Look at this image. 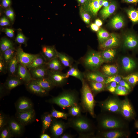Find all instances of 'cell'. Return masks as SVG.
Here are the masks:
<instances>
[{"mask_svg": "<svg viewBox=\"0 0 138 138\" xmlns=\"http://www.w3.org/2000/svg\"><path fill=\"white\" fill-rule=\"evenodd\" d=\"M57 57L64 67L70 68L73 65V59L67 55L57 52Z\"/></svg>", "mask_w": 138, "mask_h": 138, "instance_id": "obj_33", "label": "cell"}, {"mask_svg": "<svg viewBox=\"0 0 138 138\" xmlns=\"http://www.w3.org/2000/svg\"><path fill=\"white\" fill-rule=\"evenodd\" d=\"M5 13L8 18L11 22L13 23L15 20V14L13 9L11 8H9L6 9Z\"/></svg>", "mask_w": 138, "mask_h": 138, "instance_id": "obj_50", "label": "cell"}, {"mask_svg": "<svg viewBox=\"0 0 138 138\" xmlns=\"http://www.w3.org/2000/svg\"><path fill=\"white\" fill-rule=\"evenodd\" d=\"M109 24L111 27L117 30L122 28L124 25L123 17L119 15H116L113 17L110 20Z\"/></svg>", "mask_w": 138, "mask_h": 138, "instance_id": "obj_31", "label": "cell"}, {"mask_svg": "<svg viewBox=\"0 0 138 138\" xmlns=\"http://www.w3.org/2000/svg\"><path fill=\"white\" fill-rule=\"evenodd\" d=\"M119 85L123 86L126 88L129 92L131 91V87L129 84L125 80L123 79H121L118 84Z\"/></svg>", "mask_w": 138, "mask_h": 138, "instance_id": "obj_55", "label": "cell"}, {"mask_svg": "<svg viewBox=\"0 0 138 138\" xmlns=\"http://www.w3.org/2000/svg\"><path fill=\"white\" fill-rule=\"evenodd\" d=\"M36 117V112L33 109L23 112H16L15 118L20 123L25 126L33 122Z\"/></svg>", "mask_w": 138, "mask_h": 138, "instance_id": "obj_8", "label": "cell"}, {"mask_svg": "<svg viewBox=\"0 0 138 138\" xmlns=\"http://www.w3.org/2000/svg\"><path fill=\"white\" fill-rule=\"evenodd\" d=\"M129 92L125 87L118 85L117 87L115 94L118 95L126 96L129 94Z\"/></svg>", "mask_w": 138, "mask_h": 138, "instance_id": "obj_46", "label": "cell"}, {"mask_svg": "<svg viewBox=\"0 0 138 138\" xmlns=\"http://www.w3.org/2000/svg\"><path fill=\"white\" fill-rule=\"evenodd\" d=\"M54 118L50 113L45 112L42 115L41 119L42 123V133H44L50 126Z\"/></svg>", "mask_w": 138, "mask_h": 138, "instance_id": "obj_27", "label": "cell"}, {"mask_svg": "<svg viewBox=\"0 0 138 138\" xmlns=\"http://www.w3.org/2000/svg\"><path fill=\"white\" fill-rule=\"evenodd\" d=\"M10 23L9 20L7 17L3 16L1 17L0 19V25L1 26L4 27L9 26Z\"/></svg>", "mask_w": 138, "mask_h": 138, "instance_id": "obj_54", "label": "cell"}, {"mask_svg": "<svg viewBox=\"0 0 138 138\" xmlns=\"http://www.w3.org/2000/svg\"><path fill=\"white\" fill-rule=\"evenodd\" d=\"M105 62L101 53L94 51H89L82 60L83 65L89 70L96 71Z\"/></svg>", "mask_w": 138, "mask_h": 138, "instance_id": "obj_5", "label": "cell"}, {"mask_svg": "<svg viewBox=\"0 0 138 138\" xmlns=\"http://www.w3.org/2000/svg\"><path fill=\"white\" fill-rule=\"evenodd\" d=\"M0 138H10L14 137L8 124L0 130Z\"/></svg>", "mask_w": 138, "mask_h": 138, "instance_id": "obj_44", "label": "cell"}, {"mask_svg": "<svg viewBox=\"0 0 138 138\" xmlns=\"http://www.w3.org/2000/svg\"><path fill=\"white\" fill-rule=\"evenodd\" d=\"M123 46L126 49L132 50L138 47V38L134 34L128 32L123 37Z\"/></svg>", "mask_w": 138, "mask_h": 138, "instance_id": "obj_15", "label": "cell"}, {"mask_svg": "<svg viewBox=\"0 0 138 138\" xmlns=\"http://www.w3.org/2000/svg\"><path fill=\"white\" fill-rule=\"evenodd\" d=\"M67 122L68 128H71L76 131L79 138L95 137L94 125L86 116L81 114L75 117H70L68 119Z\"/></svg>", "mask_w": 138, "mask_h": 138, "instance_id": "obj_1", "label": "cell"}, {"mask_svg": "<svg viewBox=\"0 0 138 138\" xmlns=\"http://www.w3.org/2000/svg\"><path fill=\"white\" fill-rule=\"evenodd\" d=\"M16 76L25 84L33 80L31 73L27 68L19 63Z\"/></svg>", "mask_w": 138, "mask_h": 138, "instance_id": "obj_18", "label": "cell"}, {"mask_svg": "<svg viewBox=\"0 0 138 138\" xmlns=\"http://www.w3.org/2000/svg\"><path fill=\"white\" fill-rule=\"evenodd\" d=\"M91 29L95 31H98L99 30L100 27L97 25L95 23H92L90 25Z\"/></svg>", "mask_w": 138, "mask_h": 138, "instance_id": "obj_58", "label": "cell"}, {"mask_svg": "<svg viewBox=\"0 0 138 138\" xmlns=\"http://www.w3.org/2000/svg\"><path fill=\"white\" fill-rule=\"evenodd\" d=\"M31 82L38 85L48 92L55 87L48 77L33 80Z\"/></svg>", "mask_w": 138, "mask_h": 138, "instance_id": "obj_24", "label": "cell"}, {"mask_svg": "<svg viewBox=\"0 0 138 138\" xmlns=\"http://www.w3.org/2000/svg\"><path fill=\"white\" fill-rule=\"evenodd\" d=\"M100 53L105 62H108L112 60L114 58L116 54V51L112 48L104 50Z\"/></svg>", "mask_w": 138, "mask_h": 138, "instance_id": "obj_38", "label": "cell"}, {"mask_svg": "<svg viewBox=\"0 0 138 138\" xmlns=\"http://www.w3.org/2000/svg\"><path fill=\"white\" fill-rule=\"evenodd\" d=\"M134 125L135 128L138 129V121L136 120L134 123Z\"/></svg>", "mask_w": 138, "mask_h": 138, "instance_id": "obj_64", "label": "cell"}, {"mask_svg": "<svg viewBox=\"0 0 138 138\" xmlns=\"http://www.w3.org/2000/svg\"><path fill=\"white\" fill-rule=\"evenodd\" d=\"M8 125L14 137H19L23 134L25 126L20 123L15 118H10Z\"/></svg>", "mask_w": 138, "mask_h": 138, "instance_id": "obj_14", "label": "cell"}, {"mask_svg": "<svg viewBox=\"0 0 138 138\" xmlns=\"http://www.w3.org/2000/svg\"><path fill=\"white\" fill-rule=\"evenodd\" d=\"M14 47V44L10 40L6 38L1 39L0 42V53Z\"/></svg>", "mask_w": 138, "mask_h": 138, "instance_id": "obj_40", "label": "cell"}, {"mask_svg": "<svg viewBox=\"0 0 138 138\" xmlns=\"http://www.w3.org/2000/svg\"><path fill=\"white\" fill-rule=\"evenodd\" d=\"M120 42L119 36L117 34L112 33L109 38L106 41L100 44V48L102 50L113 48L118 47Z\"/></svg>", "mask_w": 138, "mask_h": 138, "instance_id": "obj_17", "label": "cell"}, {"mask_svg": "<svg viewBox=\"0 0 138 138\" xmlns=\"http://www.w3.org/2000/svg\"><path fill=\"white\" fill-rule=\"evenodd\" d=\"M89 0H76L78 3L81 5L83 6L86 4Z\"/></svg>", "mask_w": 138, "mask_h": 138, "instance_id": "obj_59", "label": "cell"}, {"mask_svg": "<svg viewBox=\"0 0 138 138\" xmlns=\"http://www.w3.org/2000/svg\"><path fill=\"white\" fill-rule=\"evenodd\" d=\"M26 88L30 93L38 96L44 97L48 96V92L46 91L38 85L31 82L25 84Z\"/></svg>", "mask_w": 138, "mask_h": 138, "instance_id": "obj_20", "label": "cell"}, {"mask_svg": "<svg viewBox=\"0 0 138 138\" xmlns=\"http://www.w3.org/2000/svg\"><path fill=\"white\" fill-rule=\"evenodd\" d=\"M23 83L17 76H9L3 86L6 90L9 91Z\"/></svg>", "mask_w": 138, "mask_h": 138, "instance_id": "obj_23", "label": "cell"}, {"mask_svg": "<svg viewBox=\"0 0 138 138\" xmlns=\"http://www.w3.org/2000/svg\"><path fill=\"white\" fill-rule=\"evenodd\" d=\"M11 4V0H2L1 6L4 8H9Z\"/></svg>", "mask_w": 138, "mask_h": 138, "instance_id": "obj_56", "label": "cell"}, {"mask_svg": "<svg viewBox=\"0 0 138 138\" xmlns=\"http://www.w3.org/2000/svg\"><path fill=\"white\" fill-rule=\"evenodd\" d=\"M126 12L131 21L134 24L138 23V10L133 8L126 10Z\"/></svg>", "mask_w": 138, "mask_h": 138, "instance_id": "obj_41", "label": "cell"}, {"mask_svg": "<svg viewBox=\"0 0 138 138\" xmlns=\"http://www.w3.org/2000/svg\"><path fill=\"white\" fill-rule=\"evenodd\" d=\"M121 78L120 76L116 75L108 77L106 78L105 84H108L112 82H115L118 84Z\"/></svg>", "mask_w": 138, "mask_h": 138, "instance_id": "obj_49", "label": "cell"}, {"mask_svg": "<svg viewBox=\"0 0 138 138\" xmlns=\"http://www.w3.org/2000/svg\"><path fill=\"white\" fill-rule=\"evenodd\" d=\"M75 136L68 133H63L60 137V138H73Z\"/></svg>", "mask_w": 138, "mask_h": 138, "instance_id": "obj_57", "label": "cell"}, {"mask_svg": "<svg viewBox=\"0 0 138 138\" xmlns=\"http://www.w3.org/2000/svg\"><path fill=\"white\" fill-rule=\"evenodd\" d=\"M79 100L78 93L76 91L67 90L63 91L57 96L47 100V102L56 104L65 109L78 103Z\"/></svg>", "mask_w": 138, "mask_h": 138, "instance_id": "obj_2", "label": "cell"}, {"mask_svg": "<svg viewBox=\"0 0 138 138\" xmlns=\"http://www.w3.org/2000/svg\"><path fill=\"white\" fill-rule=\"evenodd\" d=\"M80 90V102L83 112L88 113L94 118L96 115L94 108L96 101L94 95L88 83L85 80L82 83Z\"/></svg>", "mask_w": 138, "mask_h": 138, "instance_id": "obj_3", "label": "cell"}, {"mask_svg": "<svg viewBox=\"0 0 138 138\" xmlns=\"http://www.w3.org/2000/svg\"><path fill=\"white\" fill-rule=\"evenodd\" d=\"M69 76L66 73L61 71H53L49 70L48 77L55 86L62 87L67 83Z\"/></svg>", "mask_w": 138, "mask_h": 138, "instance_id": "obj_9", "label": "cell"}, {"mask_svg": "<svg viewBox=\"0 0 138 138\" xmlns=\"http://www.w3.org/2000/svg\"><path fill=\"white\" fill-rule=\"evenodd\" d=\"M69 68L66 73L68 76H72L79 79L82 83L85 80L84 73H82L79 70L77 66L73 65Z\"/></svg>", "mask_w": 138, "mask_h": 138, "instance_id": "obj_32", "label": "cell"}, {"mask_svg": "<svg viewBox=\"0 0 138 138\" xmlns=\"http://www.w3.org/2000/svg\"><path fill=\"white\" fill-rule=\"evenodd\" d=\"M102 71L105 76H110L116 75L118 72V68L114 65H106L103 66Z\"/></svg>", "mask_w": 138, "mask_h": 138, "instance_id": "obj_34", "label": "cell"}, {"mask_svg": "<svg viewBox=\"0 0 138 138\" xmlns=\"http://www.w3.org/2000/svg\"><path fill=\"white\" fill-rule=\"evenodd\" d=\"M47 62L41 53L38 54L34 60L26 67L30 71L46 64Z\"/></svg>", "mask_w": 138, "mask_h": 138, "instance_id": "obj_28", "label": "cell"}, {"mask_svg": "<svg viewBox=\"0 0 138 138\" xmlns=\"http://www.w3.org/2000/svg\"><path fill=\"white\" fill-rule=\"evenodd\" d=\"M121 64L123 69L126 72L131 71L136 66V63L131 58L127 56H124L122 58Z\"/></svg>", "mask_w": 138, "mask_h": 138, "instance_id": "obj_30", "label": "cell"}, {"mask_svg": "<svg viewBox=\"0 0 138 138\" xmlns=\"http://www.w3.org/2000/svg\"><path fill=\"white\" fill-rule=\"evenodd\" d=\"M99 131L117 129H125L126 123L122 119L112 115L101 114L97 118Z\"/></svg>", "mask_w": 138, "mask_h": 138, "instance_id": "obj_4", "label": "cell"}, {"mask_svg": "<svg viewBox=\"0 0 138 138\" xmlns=\"http://www.w3.org/2000/svg\"><path fill=\"white\" fill-rule=\"evenodd\" d=\"M27 39L26 36L21 32L18 33L15 39V41L16 43L20 44H27Z\"/></svg>", "mask_w": 138, "mask_h": 138, "instance_id": "obj_47", "label": "cell"}, {"mask_svg": "<svg viewBox=\"0 0 138 138\" xmlns=\"http://www.w3.org/2000/svg\"><path fill=\"white\" fill-rule=\"evenodd\" d=\"M105 0H89L84 5L81 6L90 15L96 16L97 13L102 6Z\"/></svg>", "mask_w": 138, "mask_h": 138, "instance_id": "obj_13", "label": "cell"}, {"mask_svg": "<svg viewBox=\"0 0 138 138\" xmlns=\"http://www.w3.org/2000/svg\"><path fill=\"white\" fill-rule=\"evenodd\" d=\"M122 100L116 97H111L98 102V105L102 112L120 114Z\"/></svg>", "mask_w": 138, "mask_h": 138, "instance_id": "obj_6", "label": "cell"}, {"mask_svg": "<svg viewBox=\"0 0 138 138\" xmlns=\"http://www.w3.org/2000/svg\"><path fill=\"white\" fill-rule=\"evenodd\" d=\"M17 112H23L33 109V105L32 101L29 98L22 97L19 98L15 104Z\"/></svg>", "mask_w": 138, "mask_h": 138, "instance_id": "obj_16", "label": "cell"}, {"mask_svg": "<svg viewBox=\"0 0 138 138\" xmlns=\"http://www.w3.org/2000/svg\"><path fill=\"white\" fill-rule=\"evenodd\" d=\"M110 35L107 31L101 28L98 31L97 36L98 41L100 44L106 40L109 37Z\"/></svg>", "mask_w": 138, "mask_h": 138, "instance_id": "obj_43", "label": "cell"}, {"mask_svg": "<svg viewBox=\"0 0 138 138\" xmlns=\"http://www.w3.org/2000/svg\"><path fill=\"white\" fill-rule=\"evenodd\" d=\"M7 67L9 62L16 53V49L14 47L7 49L3 52L0 53Z\"/></svg>", "mask_w": 138, "mask_h": 138, "instance_id": "obj_35", "label": "cell"}, {"mask_svg": "<svg viewBox=\"0 0 138 138\" xmlns=\"http://www.w3.org/2000/svg\"><path fill=\"white\" fill-rule=\"evenodd\" d=\"M16 54L19 63L26 67L31 63L38 54L25 52L21 45L16 49Z\"/></svg>", "mask_w": 138, "mask_h": 138, "instance_id": "obj_12", "label": "cell"}, {"mask_svg": "<svg viewBox=\"0 0 138 138\" xmlns=\"http://www.w3.org/2000/svg\"><path fill=\"white\" fill-rule=\"evenodd\" d=\"M68 128L67 122L61 120L54 119L50 127V131L52 137L60 138L66 130Z\"/></svg>", "mask_w": 138, "mask_h": 138, "instance_id": "obj_7", "label": "cell"}, {"mask_svg": "<svg viewBox=\"0 0 138 138\" xmlns=\"http://www.w3.org/2000/svg\"><path fill=\"white\" fill-rule=\"evenodd\" d=\"M125 2L129 3H138V0H123Z\"/></svg>", "mask_w": 138, "mask_h": 138, "instance_id": "obj_62", "label": "cell"}, {"mask_svg": "<svg viewBox=\"0 0 138 138\" xmlns=\"http://www.w3.org/2000/svg\"><path fill=\"white\" fill-rule=\"evenodd\" d=\"M2 31L4 32L6 35L9 38H12L14 36V31L13 29L8 28H3Z\"/></svg>", "mask_w": 138, "mask_h": 138, "instance_id": "obj_52", "label": "cell"}, {"mask_svg": "<svg viewBox=\"0 0 138 138\" xmlns=\"http://www.w3.org/2000/svg\"><path fill=\"white\" fill-rule=\"evenodd\" d=\"M117 83L115 82H112L108 84L107 89L108 90L112 93H115V90L117 86Z\"/></svg>", "mask_w": 138, "mask_h": 138, "instance_id": "obj_53", "label": "cell"}, {"mask_svg": "<svg viewBox=\"0 0 138 138\" xmlns=\"http://www.w3.org/2000/svg\"><path fill=\"white\" fill-rule=\"evenodd\" d=\"M125 129H117L99 131L96 136L103 138H122L129 137V133Z\"/></svg>", "mask_w": 138, "mask_h": 138, "instance_id": "obj_10", "label": "cell"}, {"mask_svg": "<svg viewBox=\"0 0 138 138\" xmlns=\"http://www.w3.org/2000/svg\"><path fill=\"white\" fill-rule=\"evenodd\" d=\"M120 114L125 119L130 120L134 119L135 113L133 107L128 98L122 100Z\"/></svg>", "mask_w": 138, "mask_h": 138, "instance_id": "obj_11", "label": "cell"}, {"mask_svg": "<svg viewBox=\"0 0 138 138\" xmlns=\"http://www.w3.org/2000/svg\"><path fill=\"white\" fill-rule=\"evenodd\" d=\"M52 117L55 119H62L66 120L69 117L68 113L57 111L53 107L50 113Z\"/></svg>", "mask_w": 138, "mask_h": 138, "instance_id": "obj_42", "label": "cell"}, {"mask_svg": "<svg viewBox=\"0 0 138 138\" xmlns=\"http://www.w3.org/2000/svg\"><path fill=\"white\" fill-rule=\"evenodd\" d=\"M57 51L53 46L43 45L40 53L47 62L57 57Z\"/></svg>", "mask_w": 138, "mask_h": 138, "instance_id": "obj_19", "label": "cell"}, {"mask_svg": "<svg viewBox=\"0 0 138 138\" xmlns=\"http://www.w3.org/2000/svg\"><path fill=\"white\" fill-rule=\"evenodd\" d=\"M85 78L87 81L100 82L105 84L106 76L103 73L97 71L87 72L84 74Z\"/></svg>", "mask_w": 138, "mask_h": 138, "instance_id": "obj_21", "label": "cell"}, {"mask_svg": "<svg viewBox=\"0 0 138 138\" xmlns=\"http://www.w3.org/2000/svg\"><path fill=\"white\" fill-rule=\"evenodd\" d=\"M111 2H109L108 0H105L103 3V7H106L108 6L109 5Z\"/></svg>", "mask_w": 138, "mask_h": 138, "instance_id": "obj_61", "label": "cell"}, {"mask_svg": "<svg viewBox=\"0 0 138 138\" xmlns=\"http://www.w3.org/2000/svg\"><path fill=\"white\" fill-rule=\"evenodd\" d=\"M95 24L98 26L100 27L101 26L102 24V21L100 19H97L95 20Z\"/></svg>", "mask_w": 138, "mask_h": 138, "instance_id": "obj_60", "label": "cell"}, {"mask_svg": "<svg viewBox=\"0 0 138 138\" xmlns=\"http://www.w3.org/2000/svg\"><path fill=\"white\" fill-rule=\"evenodd\" d=\"M80 13L83 21L86 23L89 24L90 22L91 17L90 15L81 7L80 8Z\"/></svg>", "mask_w": 138, "mask_h": 138, "instance_id": "obj_45", "label": "cell"}, {"mask_svg": "<svg viewBox=\"0 0 138 138\" xmlns=\"http://www.w3.org/2000/svg\"><path fill=\"white\" fill-rule=\"evenodd\" d=\"M117 8L116 3L114 1L111 2L108 6L103 7L100 12L101 18L103 20L107 19L114 13Z\"/></svg>", "mask_w": 138, "mask_h": 138, "instance_id": "obj_25", "label": "cell"}, {"mask_svg": "<svg viewBox=\"0 0 138 138\" xmlns=\"http://www.w3.org/2000/svg\"><path fill=\"white\" fill-rule=\"evenodd\" d=\"M19 63L16 53L7 66V72L9 76H16Z\"/></svg>", "mask_w": 138, "mask_h": 138, "instance_id": "obj_26", "label": "cell"}, {"mask_svg": "<svg viewBox=\"0 0 138 138\" xmlns=\"http://www.w3.org/2000/svg\"><path fill=\"white\" fill-rule=\"evenodd\" d=\"M10 117L2 112L0 113V130L8 124Z\"/></svg>", "mask_w": 138, "mask_h": 138, "instance_id": "obj_48", "label": "cell"}, {"mask_svg": "<svg viewBox=\"0 0 138 138\" xmlns=\"http://www.w3.org/2000/svg\"><path fill=\"white\" fill-rule=\"evenodd\" d=\"M88 84L94 96L105 90V86L103 83L91 81H88Z\"/></svg>", "mask_w": 138, "mask_h": 138, "instance_id": "obj_36", "label": "cell"}, {"mask_svg": "<svg viewBox=\"0 0 138 138\" xmlns=\"http://www.w3.org/2000/svg\"><path fill=\"white\" fill-rule=\"evenodd\" d=\"M0 72L1 73L5 74L7 72V68L1 54H0Z\"/></svg>", "mask_w": 138, "mask_h": 138, "instance_id": "obj_51", "label": "cell"}, {"mask_svg": "<svg viewBox=\"0 0 138 138\" xmlns=\"http://www.w3.org/2000/svg\"><path fill=\"white\" fill-rule=\"evenodd\" d=\"M122 78L133 88L138 82V72L134 73L126 76H122Z\"/></svg>", "mask_w": 138, "mask_h": 138, "instance_id": "obj_39", "label": "cell"}, {"mask_svg": "<svg viewBox=\"0 0 138 138\" xmlns=\"http://www.w3.org/2000/svg\"><path fill=\"white\" fill-rule=\"evenodd\" d=\"M46 65L49 70L61 71L64 67L58 57L47 62Z\"/></svg>", "mask_w": 138, "mask_h": 138, "instance_id": "obj_29", "label": "cell"}, {"mask_svg": "<svg viewBox=\"0 0 138 138\" xmlns=\"http://www.w3.org/2000/svg\"><path fill=\"white\" fill-rule=\"evenodd\" d=\"M40 138H51V137L49 135L44 133H42L40 136Z\"/></svg>", "mask_w": 138, "mask_h": 138, "instance_id": "obj_63", "label": "cell"}, {"mask_svg": "<svg viewBox=\"0 0 138 138\" xmlns=\"http://www.w3.org/2000/svg\"><path fill=\"white\" fill-rule=\"evenodd\" d=\"M68 113L70 117H75L82 114V109L80 103L72 106L68 108Z\"/></svg>", "mask_w": 138, "mask_h": 138, "instance_id": "obj_37", "label": "cell"}, {"mask_svg": "<svg viewBox=\"0 0 138 138\" xmlns=\"http://www.w3.org/2000/svg\"><path fill=\"white\" fill-rule=\"evenodd\" d=\"M49 71L46 64L29 71L33 80H34L48 77Z\"/></svg>", "mask_w": 138, "mask_h": 138, "instance_id": "obj_22", "label": "cell"}]
</instances>
